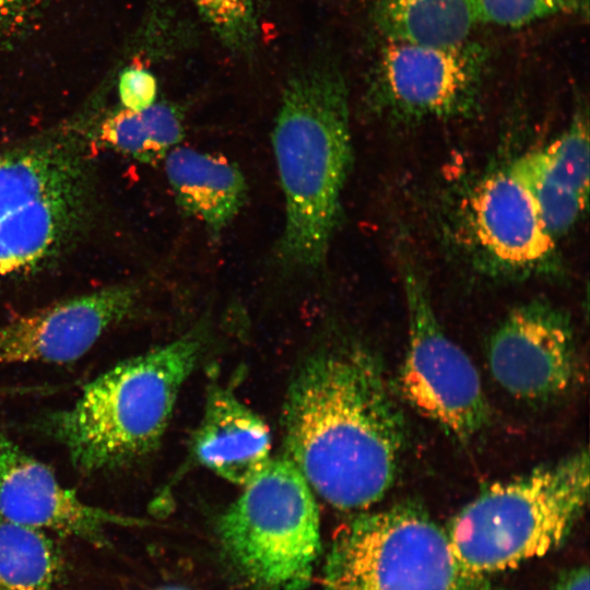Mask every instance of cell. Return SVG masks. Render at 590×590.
Instances as JSON below:
<instances>
[{
	"label": "cell",
	"instance_id": "23",
	"mask_svg": "<svg viewBox=\"0 0 590 590\" xmlns=\"http://www.w3.org/2000/svg\"><path fill=\"white\" fill-rule=\"evenodd\" d=\"M118 94L123 108L142 111L155 103L156 79L144 68L128 67L119 75Z\"/></svg>",
	"mask_w": 590,
	"mask_h": 590
},
{
	"label": "cell",
	"instance_id": "26",
	"mask_svg": "<svg viewBox=\"0 0 590 590\" xmlns=\"http://www.w3.org/2000/svg\"><path fill=\"white\" fill-rule=\"evenodd\" d=\"M168 590H178V589H168Z\"/></svg>",
	"mask_w": 590,
	"mask_h": 590
},
{
	"label": "cell",
	"instance_id": "9",
	"mask_svg": "<svg viewBox=\"0 0 590 590\" xmlns=\"http://www.w3.org/2000/svg\"><path fill=\"white\" fill-rule=\"evenodd\" d=\"M488 54L473 40L426 45L387 40L373 67L369 103L403 120L468 116L479 106Z\"/></svg>",
	"mask_w": 590,
	"mask_h": 590
},
{
	"label": "cell",
	"instance_id": "21",
	"mask_svg": "<svg viewBox=\"0 0 590 590\" xmlns=\"http://www.w3.org/2000/svg\"><path fill=\"white\" fill-rule=\"evenodd\" d=\"M481 23L520 28L562 14L587 16L589 0H480Z\"/></svg>",
	"mask_w": 590,
	"mask_h": 590
},
{
	"label": "cell",
	"instance_id": "20",
	"mask_svg": "<svg viewBox=\"0 0 590 590\" xmlns=\"http://www.w3.org/2000/svg\"><path fill=\"white\" fill-rule=\"evenodd\" d=\"M98 140L105 146L142 163H155L165 157L154 142L145 109L132 111L122 107L109 114L101 123Z\"/></svg>",
	"mask_w": 590,
	"mask_h": 590
},
{
	"label": "cell",
	"instance_id": "5",
	"mask_svg": "<svg viewBox=\"0 0 590 590\" xmlns=\"http://www.w3.org/2000/svg\"><path fill=\"white\" fill-rule=\"evenodd\" d=\"M90 177L72 139L0 152V275L37 270L73 239L87 215Z\"/></svg>",
	"mask_w": 590,
	"mask_h": 590
},
{
	"label": "cell",
	"instance_id": "6",
	"mask_svg": "<svg viewBox=\"0 0 590 590\" xmlns=\"http://www.w3.org/2000/svg\"><path fill=\"white\" fill-rule=\"evenodd\" d=\"M446 530L425 508L404 500L362 514L337 534L327 557L324 590H484Z\"/></svg>",
	"mask_w": 590,
	"mask_h": 590
},
{
	"label": "cell",
	"instance_id": "12",
	"mask_svg": "<svg viewBox=\"0 0 590 590\" xmlns=\"http://www.w3.org/2000/svg\"><path fill=\"white\" fill-rule=\"evenodd\" d=\"M139 295L135 285L115 284L0 324V364L74 362L133 311Z\"/></svg>",
	"mask_w": 590,
	"mask_h": 590
},
{
	"label": "cell",
	"instance_id": "11",
	"mask_svg": "<svg viewBox=\"0 0 590 590\" xmlns=\"http://www.w3.org/2000/svg\"><path fill=\"white\" fill-rule=\"evenodd\" d=\"M487 363L495 381L514 398L544 402L564 394L577 375L569 316L544 299L512 308L489 337Z\"/></svg>",
	"mask_w": 590,
	"mask_h": 590
},
{
	"label": "cell",
	"instance_id": "18",
	"mask_svg": "<svg viewBox=\"0 0 590 590\" xmlns=\"http://www.w3.org/2000/svg\"><path fill=\"white\" fill-rule=\"evenodd\" d=\"M60 553L45 531L0 514V590H57Z\"/></svg>",
	"mask_w": 590,
	"mask_h": 590
},
{
	"label": "cell",
	"instance_id": "19",
	"mask_svg": "<svg viewBox=\"0 0 590 590\" xmlns=\"http://www.w3.org/2000/svg\"><path fill=\"white\" fill-rule=\"evenodd\" d=\"M221 43L249 52L258 35V0H191Z\"/></svg>",
	"mask_w": 590,
	"mask_h": 590
},
{
	"label": "cell",
	"instance_id": "15",
	"mask_svg": "<svg viewBox=\"0 0 590 590\" xmlns=\"http://www.w3.org/2000/svg\"><path fill=\"white\" fill-rule=\"evenodd\" d=\"M193 450L205 468L244 487L271 461V437L256 413L234 393L215 386L208 392Z\"/></svg>",
	"mask_w": 590,
	"mask_h": 590
},
{
	"label": "cell",
	"instance_id": "16",
	"mask_svg": "<svg viewBox=\"0 0 590 590\" xmlns=\"http://www.w3.org/2000/svg\"><path fill=\"white\" fill-rule=\"evenodd\" d=\"M165 173L179 208L219 237L243 208L247 184L240 169L222 156L175 146Z\"/></svg>",
	"mask_w": 590,
	"mask_h": 590
},
{
	"label": "cell",
	"instance_id": "13",
	"mask_svg": "<svg viewBox=\"0 0 590 590\" xmlns=\"http://www.w3.org/2000/svg\"><path fill=\"white\" fill-rule=\"evenodd\" d=\"M0 514L42 531L81 539L108 547L109 524L128 526L133 520L84 503L64 487L54 471L0 429Z\"/></svg>",
	"mask_w": 590,
	"mask_h": 590
},
{
	"label": "cell",
	"instance_id": "4",
	"mask_svg": "<svg viewBox=\"0 0 590 590\" xmlns=\"http://www.w3.org/2000/svg\"><path fill=\"white\" fill-rule=\"evenodd\" d=\"M589 467L579 449L484 488L446 530L462 566L485 578L560 546L587 508Z\"/></svg>",
	"mask_w": 590,
	"mask_h": 590
},
{
	"label": "cell",
	"instance_id": "25",
	"mask_svg": "<svg viewBox=\"0 0 590 590\" xmlns=\"http://www.w3.org/2000/svg\"><path fill=\"white\" fill-rule=\"evenodd\" d=\"M32 391V386H0V398L30 396Z\"/></svg>",
	"mask_w": 590,
	"mask_h": 590
},
{
	"label": "cell",
	"instance_id": "8",
	"mask_svg": "<svg viewBox=\"0 0 590 590\" xmlns=\"http://www.w3.org/2000/svg\"><path fill=\"white\" fill-rule=\"evenodd\" d=\"M401 274L409 323L402 392L423 415L458 439L469 440L489 420L479 371L442 329L416 267L404 259Z\"/></svg>",
	"mask_w": 590,
	"mask_h": 590
},
{
	"label": "cell",
	"instance_id": "22",
	"mask_svg": "<svg viewBox=\"0 0 590 590\" xmlns=\"http://www.w3.org/2000/svg\"><path fill=\"white\" fill-rule=\"evenodd\" d=\"M48 0H0V48L28 36L38 25Z\"/></svg>",
	"mask_w": 590,
	"mask_h": 590
},
{
	"label": "cell",
	"instance_id": "17",
	"mask_svg": "<svg viewBox=\"0 0 590 590\" xmlns=\"http://www.w3.org/2000/svg\"><path fill=\"white\" fill-rule=\"evenodd\" d=\"M375 20L387 40L455 45L481 23L480 0H376Z\"/></svg>",
	"mask_w": 590,
	"mask_h": 590
},
{
	"label": "cell",
	"instance_id": "1",
	"mask_svg": "<svg viewBox=\"0 0 590 590\" xmlns=\"http://www.w3.org/2000/svg\"><path fill=\"white\" fill-rule=\"evenodd\" d=\"M287 457L326 502L364 509L392 486L405 424L378 361L356 345L310 357L284 408Z\"/></svg>",
	"mask_w": 590,
	"mask_h": 590
},
{
	"label": "cell",
	"instance_id": "2",
	"mask_svg": "<svg viewBox=\"0 0 590 590\" xmlns=\"http://www.w3.org/2000/svg\"><path fill=\"white\" fill-rule=\"evenodd\" d=\"M272 144L285 199L279 261L288 271H316L337 228L352 164L347 87L333 61H314L287 80Z\"/></svg>",
	"mask_w": 590,
	"mask_h": 590
},
{
	"label": "cell",
	"instance_id": "24",
	"mask_svg": "<svg viewBox=\"0 0 590 590\" xmlns=\"http://www.w3.org/2000/svg\"><path fill=\"white\" fill-rule=\"evenodd\" d=\"M555 590H589V570L579 566L565 571L556 581Z\"/></svg>",
	"mask_w": 590,
	"mask_h": 590
},
{
	"label": "cell",
	"instance_id": "10",
	"mask_svg": "<svg viewBox=\"0 0 590 590\" xmlns=\"http://www.w3.org/2000/svg\"><path fill=\"white\" fill-rule=\"evenodd\" d=\"M463 220L470 247L486 271L520 278L554 268L556 240L512 161L475 182L463 201Z\"/></svg>",
	"mask_w": 590,
	"mask_h": 590
},
{
	"label": "cell",
	"instance_id": "7",
	"mask_svg": "<svg viewBox=\"0 0 590 590\" xmlns=\"http://www.w3.org/2000/svg\"><path fill=\"white\" fill-rule=\"evenodd\" d=\"M234 566L263 590H304L320 550L310 486L287 458L271 459L219 522Z\"/></svg>",
	"mask_w": 590,
	"mask_h": 590
},
{
	"label": "cell",
	"instance_id": "14",
	"mask_svg": "<svg viewBox=\"0 0 590 590\" xmlns=\"http://www.w3.org/2000/svg\"><path fill=\"white\" fill-rule=\"evenodd\" d=\"M589 158L588 119L581 113L548 144L512 160L532 192L545 229L556 241L587 208Z\"/></svg>",
	"mask_w": 590,
	"mask_h": 590
},
{
	"label": "cell",
	"instance_id": "3",
	"mask_svg": "<svg viewBox=\"0 0 590 590\" xmlns=\"http://www.w3.org/2000/svg\"><path fill=\"white\" fill-rule=\"evenodd\" d=\"M201 352L197 334L125 359L86 384L69 408L34 427L64 447L82 474L114 470L152 452Z\"/></svg>",
	"mask_w": 590,
	"mask_h": 590
}]
</instances>
